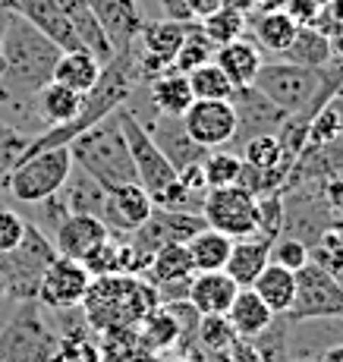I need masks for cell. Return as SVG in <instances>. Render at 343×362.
<instances>
[{
	"mask_svg": "<svg viewBox=\"0 0 343 362\" xmlns=\"http://www.w3.org/2000/svg\"><path fill=\"white\" fill-rule=\"evenodd\" d=\"M60 47L47 41L23 16L10 13L0 38V95L4 98H35L54 76Z\"/></svg>",
	"mask_w": 343,
	"mask_h": 362,
	"instance_id": "1",
	"label": "cell"
},
{
	"mask_svg": "<svg viewBox=\"0 0 343 362\" xmlns=\"http://www.w3.org/2000/svg\"><path fill=\"white\" fill-rule=\"evenodd\" d=\"M158 305L155 287L139 274H104L92 277L88 293L82 299V315L88 328H136L145 315Z\"/></svg>",
	"mask_w": 343,
	"mask_h": 362,
	"instance_id": "2",
	"label": "cell"
},
{
	"mask_svg": "<svg viewBox=\"0 0 343 362\" xmlns=\"http://www.w3.org/2000/svg\"><path fill=\"white\" fill-rule=\"evenodd\" d=\"M66 148L73 155V164L79 170H86L92 180H98L104 189L136 183V170H132V158L129 148H126L117 110L110 117H104L101 123L88 127L86 132H79Z\"/></svg>",
	"mask_w": 343,
	"mask_h": 362,
	"instance_id": "3",
	"label": "cell"
},
{
	"mask_svg": "<svg viewBox=\"0 0 343 362\" xmlns=\"http://www.w3.org/2000/svg\"><path fill=\"white\" fill-rule=\"evenodd\" d=\"M252 86L290 117V114L306 110L327 88H343V64L325 66V69H309V66L290 64V60L262 64L255 79H252Z\"/></svg>",
	"mask_w": 343,
	"mask_h": 362,
	"instance_id": "4",
	"label": "cell"
},
{
	"mask_svg": "<svg viewBox=\"0 0 343 362\" xmlns=\"http://www.w3.org/2000/svg\"><path fill=\"white\" fill-rule=\"evenodd\" d=\"M60 350L57 328L38 299L16 303L0 328V362H54Z\"/></svg>",
	"mask_w": 343,
	"mask_h": 362,
	"instance_id": "5",
	"label": "cell"
},
{
	"mask_svg": "<svg viewBox=\"0 0 343 362\" xmlns=\"http://www.w3.org/2000/svg\"><path fill=\"white\" fill-rule=\"evenodd\" d=\"M57 259L54 243L45 236L38 224L25 221V233L13 252L0 255V287H4V299L13 303H25V299L38 296V284L45 268Z\"/></svg>",
	"mask_w": 343,
	"mask_h": 362,
	"instance_id": "6",
	"label": "cell"
},
{
	"mask_svg": "<svg viewBox=\"0 0 343 362\" xmlns=\"http://www.w3.org/2000/svg\"><path fill=\"white\" fill-rule=\"evenodd\" d=\"M69 170H73V155H69L66 145L35 151V155H25L23 161L13 167L4 189L16 202H45L54 192H60Z\"/></svg>",
	"mask_w": 343,
	"mask_h": 362,
	"instance_id": "7",
	"label": "cell"
},
{
	"mask_svg": "<svg viewBox=\"0 0 343 362\" xmlns=\"http://www.w3.org/2000/svg\"><path fill=\"white\" fill-rule=\"evenodd\" d=\"M318 318H343V284L327 268L315 264L312 259L296 271V296L286 312V322L303 325Z\"/></svg>",
	"mask_w": 343,
	"mask_h": 362,
	"instance_id": "8",
	"label": "cell"
},
{
	"mask_svg": "<svg viewBox=\"0 0 343 362\" xmlns=\"http://www.w3.org/2000/svg\"><path fill=\"white\" fill-rule=\"evenodd\" d=\"M117 120H120V129H123V139H126V148H129V158H132V170H136V183L149 192L151 199L164 189L167 183L177 180V170L173 164L161 155V148L151 142L149 129H145L142 117L136 114L132 107H117Z\"/></svg>",
	"mask_w": 343,
	"mask_h": 362,
	"instance_id": "9",
	"label": "cell"
},
{
	"mask_svg": "<svg viewBox=\"0 0 343 362\" xmlns=\"http://www.w3.org/2000/svg\"><path fill=\"white\" fill-rule=\"evenodd\" d=\"M205 227L221 230L223 236H249L258 230V202L243 186H223V189H208L205 205H202Z\"/></svg>",
	"mask_w": 343,
	"mask_h": 362,
	"instance_id": "10",
	"label": "cell"
},
{
	"mask_svg": "<svg viewBox=\"0 0 343 362\" xmlns=\"http://www.w3.org/2000/svg\"><path fill=\"white\" fill-rule=\"evenodd\" d=\"M180 120H183V129L189 132V139L205 151L230 145L236 136V110L230 101L195 98Z\"/></svg>",
	"mask_w": 343,
	"mask_h": 362,
	"instance_id": "11",
	"label": "cell"
},
{
	"mask_svg": "<svg viewBox=\"0 0 343 362\" xmlns=\"http://www.w3.org/2000/svg\"><path fill=\"white\" fill-rule=\"evenodd\" d=\"M88 284H92V274L86 271V264L57 255V259L45 268V274H41L38 296L35 299L51 312L76 309V305H82V299H86Z\"/></svg>",
	"mask_w": 343,
	"mask_h": 362,
	"instance_id": "12",
	"label": "cell"
},
{
	"mask_svg": "<svg viewBox=\"0 0 343 362\" xmlns=\"http://www.w3.org/2000/svg\"><path fill=\"white\" fill-rule=\"evenodd\" d=\"M202 227H205V218H202V214H186V211H167V208H155V211H151V218L145 221L139 230H132L126 240H129L132 246L139 249V252H145L151 259L158 249L173 246V243L192 240V236L199 233Z\"/></svg>",
	"mask_w": 343,
	"mask_h": 362,
	"instance_id": "13",
	"label": "cell"
},
{
	"mask_svg": "<svg viewBox=\"0 0 343 362\" xmlns=\"http://www.w3.org/2000/svg\"><path fill=\"white\" fill-rule=\"evenodd\" d=\"M230 104L236 110V136L230 145H246L255 136H274L284 127L286 114L277 107L274 101H268L255 86L233 88Z\"/></svg>",
	"mask_w": 343,
	"mask_h": 362,
	"instance_id": "14",
	"label": "cell"
},
{
	"mask_svg": "<svg viewBox=\"0 0 343 362\" xmlns=\"http://www.w3.org/2000/svg\"><path fill=\"white\" fill-rule=\"evenodd\" d=\"M151 211H155V202L139 183H123L104 189L101 221L110 230V236H129L151 218Z\"/></svg>",
	"mask_w": 343,
	"mask_h": 362,
	"instance_id": "15",
	"label": "cell"
},
{
	"mask_svg": "<svg viewBox=\"0 0 343 362\" xmlns=\"http://www.w3.org/2000/svg\"><path fill=\"white\" fill-rule=\"evenodd\" d=\"M107 236H110V230L104 227L101 218H95V214H66V218L54 227L51 243H54V249H57V255H63V259L86 262Z\"/></svg>",
	"mask_w": 343,
	"mask_h": 362,
	"instance_id": "16",
	"label": "cell"
},
{
	"mask_svg": "<svg viewBox=\"0 0 343 362\" xmlns=\"http://www.w3.org/2000/svg\"><path fill=\"white\" fill-rule=\"evenodd\" d=\"M88 6H92L98 25H101L107 45L114 47V54L129 47L139 38V29H142L145 19L139 13L136 0H88Z\"/></svg>",
	"mask_w": 343,
	"mask_h": 362,
	"instance_id": "17",
	"label": "cell"
},
{
	"mask_svg": "<svg viewBox=\"0 0 343 362\" xmlns=\"http://www.w3.org/2000/svg\"><path fill=\"white\" fill-rule=\"evenodd\" d=\"M145 129H149L151 142L161 148V155L173 164V170H183V167L199 164L202 158H205V148H199V145L189 139V132L183 129V120H180V117L158 114L155 123H145Z\"/></svg>",
	"mask_w": 343,
	"mask_h": 362,
	"instance_id": "18",
	"label": "cell"
},
{
	"mask_svg": "<svg viewBox=\"0 0 343 362\" xmlns=\"http://www.w3.org/2000/svg\"><path fill=\"white\" fill-rule=\"evenodd\" d=\"M271 243H274V236H268L262 230H255L249 236H236L230 243V255H227L223 271L236 281V287H252V281L264 271V264L271 262Z\"/></svg>",
	"mask_w": 343,
	"mask_h": 362,
	"instance_id": "19",
	"label": "cell"
},
{
	"mask_svg": "<svg viewBox=\"0 0 343 362\" xmlns=\"http://www.w3.org/2000/svg\"><path fill=\"white\" fill-rule=\"evenodd\" d=\"M236 281L227 271H199L189 281V293L186 299L192 303V309L199 315H227L230 303L236 296Z\"/></svg>",
	"mask_w": 343,
	"mask_h": 362,
	"instance_id": "20",
	"label": "cell"
},
{
	"mask_svg": "<svg viewBox=\"0 0 343 362\" xmlns=\"http://www.w3.org/2000/svg\"><path fill=\"white\" fill-rule=\"evenodd\" d=\"M211 60L223 69V76L233 82V88L252 86L258 66L264 64V60H262V47H258L255 41H246V38H236V41H230V45L214 47V57Z\"/></svg>",
	"mask_w": 343,
	"mask_h": 362,
	"instance_id": "21",
	"label": "cell"
},
{
	"mask_svg": "<svg viewBox=\"0 0 343 362\" xmlns=\"http://www.w3.org/2000/svg\"><path fill=\"white\" fill-rule=\"evenodd\" d=\"M82 107V95L73 88L60 86V82H47L45 88L35 92V114H38L41 127H66L69 120H76Z\"/></svg>",
	"mask_w": 343,
	"mask_h": 362,
	"instance_id": "22",
	"label": "cell"
},
{
	"mask_svg": "<svg viewBox=\"0 0 343 362\" xmlns=\"http://www.w3.org/2000/svg\"><path fill=\"white\" fill-rule=\"evenodd\" d=\"M271 318H274V312L258 299V293L252 287L236 290L233 303H230V309H227V322H230V328H233V334L240 340H252L258 331L268 328Z\"/></svg>",
	"mask_w": 343,
	"mask_h": 362,
	"instance_id": "23",
	"label": "cell"
},
{
	"mask_svg": "<svg viewBox=\"0 0 343 362\" xmlns=\"http://www.w3.org/2000/svg\"><path fill=\"white\" fill-rule=\"evenodd\" d=\"M252 290L274 315H286L293 305V296H296V271H286L281 264L268 262L262 274L252 281Z\"/></svg>",
	"mask_w": 343,
	"mask_h": 362,
	"instance_id": "24",
	"label": "cell"
},
{
	"mask_svg": "<svg viewBox=\"0 0 343 362\" xmlns=\"http://www.w3.org/2000/svg\"><path fill=\"white\" fill-rule=\"evenodd\" d=\"M101 362H158V353L145 344L139 328H110L101 331L98 346Z\"/></svg>",
	"mask_w": 343,
	"mask_h": 362,
	"instance_id": "25",
	"label": "cell"
},
{
	"mask_svg": "<svg viewBox=\"0 0 343 362\" xmlns=\"http://www.w3.org/2000/svg\"><path fill=\"white\" fill-rule=\"evenodd\" d=\"M60 202L63 208H66L69 214H95V218H101V208H104V186L92 180L86 170H79V167L73 164V170H69L66 183L60 186Z\"/></svg>",
	"mask_w": 343,
	"mask_h": 362,
	"instance_id": "26",
	"label": "cell"
},
{
	"mask_svg": "<svg viewBox=\"0 0 343 362\" xmlns=\"http://www.w3.org/2000/svg\"><path fill=\"white\" fill-rule=\"evenodd\" d=\"M101 66H104L101 60L92 57L88 51H82V47H76V51H63L57 57V64H54L51 82H60V86L86 95L88 88L98 82V76H101Z\"/></svg>",
	"mask_w": 343,
	"mask_h": 362,
	"instance_id": "27",
	"label": "cell"
},
{
	"mask_svg": "<svg viewBox=\"0 0 343 362\" xmlns=\"http://www.w3.org/2000/svg\"><path fill=\"white\" fill-rule=\"evenodd\" d=\"M189 25H192V23H170V19L142 23L136 45H142V51L151 54V57L164 60V64H173V54H177L180 45L186 41Z\"/></svg>",
	"mask_w": 343,
	"mask_h": 362,
	"instance_id": "28",
	"label": "cell"
},
{
	"mask_svg": "<svg viewBox=\"0 0 343 362\" xmlns=\"http://www.w3.org/2000/svg\"><path fill=\"white\" fill-rule=\"evenodd\" d=\"M284 57L299 66L325 69V66H331V60H334V41L321 29H315V25H299L296 38H293V45L284 51Z\"/></svg>",
	"mask_w": 343,
	"mask_h": 362,
	"instance_id": "29",
	"label": "cell"
},
{
	"mask_svg": "<svg viewBox=\"0 0 343 362\" xmlns=\"http://www.w3.org/2000/svg\"><path fill=\"white\" fill-rule=\"evenodd\" d=\"M230 236H223L221 230H211V227H202L192 240H186V252L189 262H192V271H223L230 255Z\"/></svg>",
	"mask_w": 343,
	"mask_h": 362,
	"instance_id": "30",
	"label": "cell"
},
{
	"mask_svg": "<svg viewBox=\"0 0 343 362\" xmlns=\"http://www.w3.org/2000/svg\"><path fill=\"white\" fill-rule=\"evenodd\" d=\"M151 88V104H155L158 114H167V117H183L186 107L192 104V92H189V82L183 73H177V69H170V73L158 76V79L149 82Z\"/></svg>",
	"mask_w": 343,
	"mask_h": 362,
	"instance_id": "31",
	"label": "cell"
},
{
	"mask_svg": "<svg viewBox=\"0 0 343 362\" xmlns=\"http://www.w3.org/2000/svg\"><path fill=\"white\" fill-rule=\"evenodd\" d=\"M233 340H236V334L230 328L227 315H202L199 318V328H195V350H199L202 359L223 362Z\"/></svg>",
	"mask_w": 343,
	"mask_h": 362,
	"instance_id": "32",
	"label": "cell"
},
{
	"mask_svg": "<svg viewBox=\"0 0 343 362\" xmlns=\"http://www.w3.org/2000/svg\"><path fill=\"white\" fill-rule=\"evenodd\" d=\"M296 29L299 25L286 16L284 10H274V13H262L255 23V38H258V47L264 51H274V54H284L286 47L293 45L296 38Z\"/></svg>",
	"mask_w": 343,
	"mask_h": 362,
	"instance_id": "33",
	"label": "cell"
},
{
	"mask_svg": "<svg viewBox=\"0 0 343 362\" xmlns=\"http://www.w3.org/2000/svg\"><path fill=\"white\" fill-rule=\"evenodd\" d=\"M243 173V158L236 151H205L202 158V177H205L208 189H223V186H236Z\"/></svg>",
	"mask_w": 343,
	"mask_h": 362,
	"instance_id": "34",
	"label": "cell"
},
{
	"mask_svg": "<svg viewBox=\"0 0 343 362\" xmlns=\"http://www.w3.org/2000/svg\"><path fill=\"white\" fill-rule=\"evenodd\" d=\"M186 82H189V92H192V98L230 101V95H233V82L223 76V69L214 64V60H208L205 66L186 73Z\"/></svg>",
	"mask_w": 343,
	"mask_h": 362,
	"instance_id": "35",
	"label": "cell"
},
{
	"mask_svg": "<svg viewBox=\"0 0 343 362\" xmlns=\"http://www.w3.org/2000/svg\"><path fill=\"white\" fill-rule=\"evenodd\" d=\"M199 29L214 47H221V45H230V41L243 38V32H246V16L236 10H227V6H218V10L208 13L205 19H199Z\"/></svg>",
	"mask_w": 343,
	"mask_h": 362,
	"instance_id": "36",
	"label": "cell"
},
{
	"mask_svg": "<svg viewBox=\"0 0 343 362\" xmlns=\"http://www.w3.org/2000/svg\"><path fill=\"white\" fill-rule=\"evenodd\" d=\"M214 57V45L211 41L202 35V29H199V23H192L189 25V35H186V41L180 45V51L173 54V69L177 73H192V69H199V66H205L208 60Z\"/></svg>",
	"mask_w": 343,
	"mask_h": 362,
	"instance_id": "37",
	"label": "cell"
},
{
	"mask_svg": "<svg viewBox=\"0 0 343 362\" xmlns=\"http://www.w3.org/2000/svg\"><path fill=\"white\" fill-rule=\"evenodd\" d=\"M290 328H293V322H286V315H274L268 328L258 331L249 344L255 346V353L264 362H286V337H290Z\"/></svg>",
	"mask_w": 343,
	"mask_h": 362,
	"instance_id": "38",
	"label": "cell"
},
{
	"mask_svg": "<svg viewBox=\"0 0 343 362\" xmlns=\"http://www.w3.org/2000/svg\"><path fill=\"white\" fill-rule=\"evenodd\" d=\"M29 132L16 129L13 123L0 120V189H4L6 177H10V170L19 164V158H23L25 145H29Z\"/></svg>",
	"mask_w": 343,
	"mask_h": 362,
	"instance_id": "39",
	"label": "cell"
},
{
	"mask_svg": "<svg viewBox=\"0 0 343 362\" xmlns=\"http://www.w3.org/2000/svg\"><path fill=\"white\" fill-rule=\"evenodd\" d=\"M205 196L208 192H192L186 189L180 180L167 183L164 189L158 192L155 199V208H167V211H186V214H202V205H205Z\"/></svg>",
	"mask_w": 343,
	"mask_h": 362,
	"instance_id": "40",
	"label": "cell"
},
{
	"mask_svg": "<svg viewBox=\"0 0 343 362\" xmlns=\"http://www.w3.org/2000/svg\"><path fill=\"white\" fill-rule=\"evenodd\" d=\"M309 243H303L299 236H293V233H281V236H274V243H271V262L274 264H281V268L286 271H299L306 262H309Z\"/></svg>",
	"mask_w": 343,
	"mask_h": 362,
	"instance_id": "41",
	"label": "cell"
},
{
	"mask_svg": "<svg viewBox=\"0 0 343 362\" xmlns=\"http://www.w3.org/2000/svg\"><path fill=\"white\" fill-rule=\"evenodd\" d=\"M23 233H25V218L10 208H0V255L4 252H13V249L23 243Z\"/></svg>",
	"mask_w": 343,
	"mask_h": 362,
	"instance_id": "42",
	"label": "cell"
},
{
	"mask_svg": "<svg viewBox=\"0 0 343 362\" xmlns=\"http://www.w3.org/2000/svg\"><path fill=\"white\" fill-rule=\"evenodd\" d=\"M318 189H321V202H325L327 211L334 218H343V177L318 180Z\"/></svg>",
	"mask_w": 343,
	"mask_h": 362,
	"instance_id": "43",
	"label": "cell"
},
{
	"mask_svg": "<svg viewBox=\"0 0 343 362\" xmlns=\"http://www.w3.org/2000/svg\"><path fill=\"white\" fill-rule=\"evenodd\" d=\"M284 13L296 25H315L318 23V16H321V4L318 0H290Z\"/></svg>",
	"mask_w": 343,
	"mask_h": 362,
	"instance_id": "44",
	"label": "cell"
},
{
	"mask_svg": "<svg viewBox=\"0 0 343 362\" xmlns=\"http://www.w3.org/2000/svg\"><path fill=\"white\" fill-rule=\"evenodd\" d=\"M223 362H264V359L258 356L255 346H252L249 340H240V337H236L233 344H230V350H227V356H223Z\"/></svg>",
	"mask_w": 343,
	"mask_h": 362,
	"instance_id": "45",
	"label": "cell"
},
{
	"mask_svg": "<svg viewBox=\"0 0 343 362\" xmlns=\"http://www.w3.org/2000/svg\"><path fill=\"white\" fill-rule=\"evenodd\" d=\"M161 10H164V16L170 19V23H195L186 0H161Z\"/></svg>",
	"mask_w": 343,
	"mask_h": 362,
	"instance_id": "46",
	"label": "cell"
},
{
	"mask_svg": "<svg viewBox=\"0 0 343 362\" xmlns=\"http://www.w3.org/2000/svg\"><path fill=\"white\" fill-rule=\"evenodd\" d=\"M189 13H192V19L199 23V19H205L208 13H214L221 6V0H186Z\"/></svg>",
	"mask_w": 343,
	"mask_h": 362,
	"instance_id": "47",
	"label": "cell"
},
{
	"mask_svg": "<svg viewBox=\"0 0 343 362\" xmlns=\"http://www.w3.org/2000/svg\"><path fill=\"white\" fill-rule=\"evenodd\" d=\"M221 6H227V10H236V13H243V16H249V13L258 6V0H221Z\"/></svg>",
	"mask_w": 343,
	"mask_h": 362,
	"instance_id": "48",
	"label": "cell"
},
{
	"mask_svg": "<svg viewBox=\"0 0 343 362\" xmlns=\"http://www.w3.org/2000/svg\"><path fill=\"white\" fill-rule=\"evenodd\" d=\"M164 362H202V356L195 350H173Z\"/></svg>",
	"mask_w": 343,
	"mask_h": 362,
	"instance_id": "49",
	"label": "cell"
},
{
	"mask_svg": "<svg viewBox=\"0 0 343 362\" xmlns=\"http://www.w3.org/2000/svg\"><path fill=\"white\" fill-rule=\"evenodd\" d=\"M318 362H343V344L327 346V350L321 353V359H318Z\"/></svg>",
	"mask_w": 343,
	"mask_h": 362,
	"instance_id": "50",
	"label": "cell"
},
{
	"mask_svg": "<svg viewBox=\"0 0 343 362\" xmlns=\"http://www.w3.org/2000/svg\"><path fill=\"white\" fill-rule=\"evenodd\" d=\"M290 0H258V10L262 13H274V10H286Z\"/></svg>",
	"mask_w": 343,
	"mask_h": 362,
	"instance_id": "51",
	"label": "cell"
},
{
	"mask_svg": "<svg viewBox=\"0 0 343 362\" xmlns=\"http://www.w3.org/2000/svg\"><path fill=\"white\" fill-rule=\"evenodd\" d=\"M6 19H10V10L0 6V38H4V29H6Z\"/></svg>",
	"mask_w": 343,
	"mask_h": 362,
	"instance_id": "52",
	"label": "cell"
},
{
	"mask_svg": "<svg viewBox=\"0 0 343 362\" xmlns=\"http://www.w3.org/2000/svg\"><path fill=\"white\" fill-rule=\"evenodd\" d=\"M334 54H340V57H343V38L334 41Z\"/></svg>",
	"mask_w": 343,
	"mask_h": 362,
	"instance_id": "53",
	"label": "cell"
},
{
	"mask_svg": "<svg viewBox=\"0 0 343 362\" xmlns=\"http://www.w3.org/2000/svg\"><path fill=\"white\" fill-rule=\"evenodd\" d=\"M0 309H4V296H0ZM4 322H6V315H0V328H4Z\"/></svg>",
	"mask_w": 343,
	"mask_h": 362,
	"instance_id": "54",
	"label": "cell"
},
{
	"mask_svg": "<svg viewBox=\"0 0 343 362\" xmlns=\"http://www.w3.org/2000/svg\"><path fill=\"white\" fill-rule=\"evenodd\" d=\"M202 362H214V359H202Z\"/></svg>",
	"mask_w": 343,
	"mask_h": 362,
	"instance_id": "55",
	"label": "cell"
}]
</instances>
